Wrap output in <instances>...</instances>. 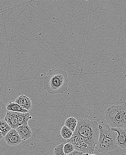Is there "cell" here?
I'll return each mask as SVG.
<instances>
[{
    "instance_id": "cell-3",
    "label": "cell",
    "mask_w": 126,
    "mask_h": 155,
    "mask_svg": "<svg viewBox=\"0 0 126 155\" xmlns=\"http://www.w3.org/2000/svg\"><path fill=\"white\" fill-rule=\"evenodd\" d=\"M100 129L99 141L95 149L99 153H106L118 147L116 132L104 122L99 124Z\"/></svg>"
},
{
    "instance_id": "cell-20",
    "label": "cell",
    "mask_w": 126,
    "mask_h": 155,
    "mask_svg": "<svg viewBox=\"0 0 126 155\" xmlns=\"http://www.w3.org/2000/svg\"><path fill=\"white\" fill-rule=\"evenodd\" d=\"M90 155H97L96 154H90Z\"/></svg>"
},
{
    "instance_id": "cell-19",
    "label": "cell",
    "mask_w": 126,
    "mask_h": 155,
    "mask_svg": "<svg viewBox=\"0 0 126 155\" xmlns=\"http://www.w3.org/2000/svg\"><path fill=\"white\" fill-rule=\"evenodd\" d=\"M84 155H90V154L89 153H85Z\"/></svg>"
},
{
    "instance_id": "cell-21",
    "label": "cell",
    "mask_w": 126,
    "mask_h": 155,
    "mask_svg": "<svg viewBox=\"0 0 126 155\" xmlns=\"http://www.w3.org/2000/svg\"></svg>"
},
{
    "instance_id": "cell-17",
    "label": "cell",
    "mask_w": 126,
    "mask_h": 155,
    "mask_svg": "<svg viewBox=\"0 0 126 155\" xmlns=\"http://www.w3.org/2000/svg\"><path fill=\"white\" fill-rule=\"evenodd\" d=\"M0 110H1V120L5 119V115L8 112L6 105L3 103L2 101H1L0 103Z\"/></svg>"
},
{
    "instance_id": "cell-13",
    "label": "cell",
    "mask_w": 126,
    "mask_h": 155,
    "mask_svg": "<svg viewBox=\"0 0 126 155\" xmlns=\"http://www.w3.org/2000/svg\"><path fill=\"white\" fill-rule=\"evenodd\" d=\"M77 124H78V121L77 119L73 117L67 118L64 123L65 126L70 129L71 130H72L73 132H74L76 128Z\"/></svg>"
},
{
    "instance_id": "cell-10",
    "label": "cell",
    "mask_w": 126,
    "mask_h": 155,
    "mask_svg": "<svg viewBox=\"0 0 126 155\" xmlns=\"http://www.w3.org/2000/svg\"><path fill=\"white\" fill-rule=\"evenodd\" d=\"M6 106L8 111L23 113H28V112L15 102H12L11 101L8 102L6 104Z\"/></svg>"
},
{
    "instance_id": "cell-16",
    "label": "cell",
    "mask_w": 126,
    "mask_h": 155,
    "mask_svg": "<svg viewBox=\"0 0 126 155\" xmlns=\"http://www.w3.org/2000/svg\"><path fill=\"white\" fill-rule=\"evenodd\" d=\"M63 143L57 146L54 149L53 155H66L63 151Z\"/></svg>"
},
{
    "instance_id": "cell-15",
    "label": "cell",
    "mask_w": 126,
    "mask_h": 155,
    "mask_svg": "<svg viewBox=\"0 0 126 155\" xmlns=\"http://www.w3.org/2000/svg\"><path fill=\"white\" fill-rule=\"evenodd\" d=\"M75 150L74 146L72 143L68 142L63 146V151L66 155L70 153Z\"/></svg>"
},
{
    "instance_id": "cell-5",
    "label": "cell",
    "mask_w": 126,
    "mask_h": 155,
    "mask_svg": "<svg viewBox=\"0 0 126 155\" xmlns=\"http://www.w3.org/2000/svg\"><path fill=\"white\" fill-rule=\"evenodd\" d=\"M6 143L11 146L18 145L21 143V139L16 129H12L4 137Z\"/></svg>"
},
{
    "instance_id": "cell-2",
    "label": "cell",
    "mask_w": 126,
    "mask_h": 155,
    "mask_svg": "<svg viewBox=\"0 0 126 155\" xmlns=\"http://www.w3.org/2000/svg\"><path fill=\"white\" fill-rule=\"evenodd\" d=\"M69 78L65 71L59 69L49 70L44 79V87L51 95L63 94L69 87Z\"/></svg>"
},
{
    "instance_id": "cell-1",
    "label": "cell",
    "mask_w": 126,
    "mask_h": 155,
    "mask_svg": "<svg viewBox=\"0 0 126 155\" xmlns=\"http://www.w3.org/2000/svg\"><path fill=\"white\" fill-rule=\"evenodd\" d=\"M99 124L88 119H79L73 135L68 142L72 143L76 150L84 153H93L99 136Z\"/></svg>"
},
{
    "instance_id": "cell-4",
    "label": "cell",
    "mask_w": 126,
    "mask_h": 155,
    "mask_svg": "<svg viewBox=\"0 0 126 155\" xmlns=\"http://www.w3.org/2000/svg\"><path fill=\"white\" fill-rule=\"evenodd\" d=\"M105 115L111 127L126 128V103L111 106L105 111Z\"/></svg>"
},
{
    "instance_id": "cell-14",
    "label": "cell",
    "mask_w": 126,
    "mask_h": 155,
    "mask_svg": "<svg viewBox=\"0 0 126 155\" xmlns=\"http://www.w3.org/2000/svg\"><path fill=\"white\" fill-rule=\"evenodd\" d=\"M60 134L63 139L66 140H69L73 135V132L64 125L60 130Z\"/></svg>"
},
{
    "instance_id": "cell-18",
    "label": "cell",
    "mask_w": 126,
    "mask_h": 155,
    "mask_svg": "<svg viewBox=\"0 0 126 155\" xmlns=\"http://www.w3.org/2000/svg\"><path fill=\"white\" fill-rule=\"evenodd\" d=\"M85 153L83 152H80L77 150H75L73 152H72L66 155H84Z\"/></svg>"
},
{
    "instance_id": "cell-6",
    "label": "cell",
    "mask_w": 126,
    "mask_h": 155,
    "mask_svg": "<svg viewBox=\"0 0 126 155\" xmlns=\"http://www.w3.org/2000/svg\"><path fill=\"white\" fill-rule=\"evenodd\" d=\"M114 131L117 133L118 144V147L123 149H126V128H111Z\"/></svg>"
},
{
    "instance_id": "cell-7",
    "label": "cell",
    "mask_w": 126,
    "mask_h": 155,
    "mask_svg": "<svg viewBox=\"0 0 126 155\" xmlns=\"http://www.w3.org/2000/svg\"><path fill=\"white\" fill-rule=\"evenodd\" d=\"M16 130L19 134L21 140H29L32 135L31 128L28 124L19 126L17 128Z\"/></svg>"
},
{
    "instance_id": "cell-12",
    "label": "cell",
    "mask_w": 126,
    "mask_h": 155,
    "mask_svg": "<svg viewBox=\"0 0 126 155\" xmlns=\"http://www.w3.org/2000/svg\"><path fill=\"white\" fill-rule=\"evenodd\" d=\"M12 127L8 124L5 119H2L0 121V133L1 138L4 137L7 133L12 129Z\"/></svg>"
},
{
    "instance_id": "cell-8",
    "label": "cell",
    "mask_w": 126,
    "mask_h": 155,
    "mask_svg": "<svg viewBox=\"0 0 126 155\" xmlns=\"http://www.w3.org/2000/svg\"><path fill=\"white\" fill-rule=\"evenodd\" d=\"M18 113L13 112V111H8L5 120L9 124L12 129H16L18 127H19L18 124Z\"/></svg>"
},
{
    "instance_id": "cell-11",
    "label": "cell",
    "mask_w": 126,
    "mask_h": 155,
    "mask_svg": "<svg viewBox=\"0 0 126 155\" xmlns=\"http://www.w3.org/2000/svg\"><path fill=\"white\" fill-rule=\"evenodd\" d=\"M32 118V117L28 113H18V126L27 125L29 121Z\"/></svg>"
},
{
    "instance_id": "cell-9",
    "label": "cell",
    "mask_w": 126,
    "mask_h": 155,
    "mask_svg": "<svg viewBox=\"0 0 126 155\" xmlns=\"http://www.w3.org/2000/svg\"><path fill=\"white\" fill-rule=\"evenodd\" d=\"M15 102L28 111L30 110L32 106L31 100L26 95H21L18 96L16 98Z\"/></svg>"
}]
</instances>
